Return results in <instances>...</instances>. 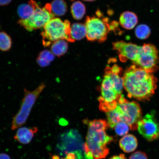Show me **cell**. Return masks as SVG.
Returning <instances> with one entry per match:
<instances>
[{"mask_svg":"<svg viewBox=\"0 0 159 159\" xmlns=\"http://www.w3.org/2000/svg\"><path fill=\"white\" fill-rule=\"evenodd\" d=\"M124 87L130 98L139 101L150 100L157 89V79L152 73L136 65L130 66L125 71Z\"/></svg>","mask_w":159,"mask_h":159,"instance_id":"6da1fadb","label":"cell"},{"mask_svg":"<svg viewBox=\"0 0 159 159\" xmlns=\"http://www.w3.org/2000/svg\"><path fill=\"white\" fill-rule=\"evenodd\" d=\"M84 122L88 125L89 128L84 144L85 153L90 152L95 159L104 158L109 153L107 145L114 140L106 132L108 127L107 122L101 119L85 120Z\"/></svg>","mask_w":159,"mask_h":159,"instance_id":"7a4b0ae2","label":"cell"},{"mask_svg":"<svg viewBox=\"0 0 159 159\" xmlns=\"http://www.w3.org/2000/svg\"><path fill=\"white\" fill-rule=\"evenodd\" d=\"M43 27L41 33L43 44L49 47L52 43L60 39L74 42L71 36L70 23L68 20L64 21L59 18L52 19Z\"/></svg>","mask_w":159,"mask_h":159,"instance_id":"3957f363","label":"cell"},{"mask_svg":"<svg viewBox=\"0 0 159 159\" xmlns=\"http://www.w3.org/2000/svg\"><path fill=\"white\" fill-rule=\"evenodd\" d=\"M45 87V83H42L33 91L24 89V96L22 101L20 108L13 117L12 122V130H15L25 124L36 101Z\"/></svg>","mask_w":159,"mask_h":159,"instance_id":"277c9868","label":"cell"},{"mask_svg":"<svg viewBox=\"0 0 159 159\" xmlns=\"http://www.w3.org/2000/svg\"><path fill=\"white\" fill-rule=\"evenodd\" d=\"M116 108L120 113L121 122L128 125L131 130H137L139 121L142 118V109L138 103L130 102L121 95Z\"/></svg>","mask_w":159,"mask_h":159,"instance_id":"5b68a950","label":"cell"},{"mask_svg":"<svg viewBox=\"0 0 159 159\" xmlns=\"http://www.w3.org/2000/svg\"><path fill=\"white\" fill-rule=\"evenodd\" d=\"M108 22V18L101 19L95 16H87L85 20V25L87 40L90 41H97L100 43L106 41L107 36L111 30Z\"/></svg>","mask_w":159,"mask_h":159,"instance_id":"8992f818","label":"cell"},{"mask_svg":"<svg viewBox=\"0 0 159 159\" xmlns=\"http://www.w3.org/2000/svg\"><path fill=\"white\" fill-rule=\"evenodd\" d=\"M54 18L50 4L47 3L42 8L39 6L31 17L26 19L19 20L18 23L28 31H32L44 27Z\"/></svg>","mask_w":159,"mask_h":159,"instance_id":"52a82bcc","label":"cell"},{"mask_svg":"<svg viewBox=\"0 0 159 159\" xmlns=\"http://www.w3.org/2000/svg\"><path fill=\"white\" fill-rule=\"evenodd\" d=\"M134 63L149 72H156L159 64L158 49L153 44L144 43L141 46L140 52Z\"/></svg>","mask_w":159,"mask_h":159,"instance_id":"ba28073f","label":"cell"},{"mask_svg":"<svg viewBox=\"0 0 159 159\" xmlns=\"http://www.w3.org/2000/svg\"><path fill=\"white\" fill-rule=\"evenodd\" d=\"M61 149L66 155L72 153L75 159H84V144L82 137L77 130L71 129L62 135Z\"/></svg>","mask_w":159,"mask_h":159,"instance_id":"9c48e42d","label":"cell"},{"mask_svg":"<svg viewBox=\"0 0 159 159\" xmlns=\"http://www.w3.org/2000/svg\"><path fill=\"white\" fill-rule=\"evenodd\" d=\"M155 112L148 113L139 121L138 132L149 142L159 139V123L155 117Z\"/></svg>","mask_w":159,"mask_h":159,"instance_id":"30bf717a","label":"cell"},{"mask_svg":"<svg viewBox=\"0 0 159 159\" xmlns=\"http://www.w3.org/2000/svg\"><path fill=\"white\" fill-rule=\"evenodd\" d=\"M113 49L118 52L121 60H130L134 62L140 52L141 46L132 43L118 41L112 43Z\"/></svg>","mask_w":159,"mask_h":159,"instance_id":"8fae6325","label":"cell"},{"mask_svg":"<svg viewBox=\"0 0 159 159\" xmlns=\"http://www.w3.org/2000/svg\"><path fill=\"white\" fill-rule=\"evenodd\" d=\"M122 72V68L117 65H113L111 67L107 66L104 70L105 75L110 77L119 94H122L124 87V79L123 77H121Z\"/></svg>","mask_w":159,"mask_h":159,"instance_id":"7c38bea8","label":"cell"},{"mask_svg":"<svg viewBox=\"0 0 159 159\" xmlns=\"http://www.w3.org/2000/svg\"><path fill=\"white\" fill-rule=\"evenodd\" d=\"M38 131L36 127L33 128L20 127L17 129L14 136L15 140L20 143L27 144L30 143L32 140L35 134Z\"/></svg>","mask_w":159,"mask_h":159,"instance_id":"4fadbf2b","label":"cell"},{"mask_svg":"<svg viewBox=\"0 0 159 159\" xmlns=\"http://www.w3.org/2000/svg\"><path fill=\"white\" fill-rule=\"evenodd\" d=\"M138 16L134 12L130 11H125L120 15L119 19L120 25L123 28L131 30L134 28L138 23Z\"/></svg>","mask_w":159,"mask_h":159,"instance_id":"5bb4252c","label":"cell"},{"mask_svg":"<svg viewBox=\"0 0 159 159\" xmlns=\"http://www.w3.org/2000/svg\"><path fill=\"white\" fill-rule=\"evenodd\" d=\"M39 6L34 0H30L27 3L20 5L17 9V13L20 19H28L33 15L36 8Z\"/></svg>","mask_w":159,"mask_h":159,"instance_id":"9a60e30c","label":"cell"},{"mask_svg":"<svg viewBox=\"0 0 159 159\" xmlns=\"http://www.w3.org/2000/svg\"><path fill=\"white\" fill-rule=\"evenodd\" d=\"M119 146L125 152L130 153L136 150L138 146V141L134 135L126 134L119 141Z\"/></svg>","mask_w":159,"mask_h":159,"instance_id":"2e32d148","label":"cell"},{"mask_svg":"<svg viewBox=\"0 0 159 159\" xmlns=\"http://www.w3.org/2000/svg\"><path fill=\"white\" fill-rule=\"evenodd\" d=\"M86 35V29L85 25L81 23L73 24L71 26V36L73 41L80 40Z\"/></svg>","mask_w":159,"mask_h":159,"instance_id":"e0dca14e","label":"cell"},{"mask_svg":"<svg viewBox=\"0 0 159 159\" xmlns=\"http://www.w3.org/2000/svg\"><path fill=\"white\" fill-rule=\"evenodd\" d=\"M54 59L55 55L51 52L44 50L40 52L36 61L40 66L44 67L48 66Z\"/></svg>","mask_w":159,"mask_h":159,"instance_id":"ac0fdd59","label":"cell"},{"mask_svg":"<svg viewBox=\"0 0 159 159\" xmlns=\"http://www.w3.org/2000/svg\"><path fill=\"white\" fill-rule=\"evenodd\" d=\"M68 48V43L64 39L59 40L52 43L51 52L54 55L60 57L67 52Z\"/></svg>","mask_w":159,"mask_h":159,"instance_id":"d6986e66","label":"cell"},{"mask_svg":"<svg viewBox=\"0 0 159 159\" xmlns=\"http://www.w3.org/2000/svg\"><path fill=\"white\" fill-rule=\"evenodd\" d=\"M71 13L75 19L80 20L86 13V7L81 2L75 1L71 6Z\"/></svg>","mask_w":159,"mask_h":159,"instance_id":"ffe728a7","label":"cell"},{"mask_svg":"<svg viewBox=\"0 0 159 159\" xmlns=\"http://www.w3.org/2000/svg\"><path fill=\"white\" fill-rule=\"evenodd\" d=\"M51 5L52 12L54 15L61 16L67 12V5L64 0H53Z\"/></svg>","mask_w":159,"mask_h":159,"instance_id":"44dd1931","label":"cell"},{"mask_svg":"<svg viewBox=\"0 0 159 159\" xmlns=\"http://www.w3.org/2000/svg\"><path fill=\"white\" fill-rule=\"evenodd\" d=\"M108 127L114 129L115 125L121 122V115L119 111L116 108L106 113Z\"/></svg>","mask_w":159,"mask_h":159,"instance_id":"7402d4cb","label":"cell"},{"mask_svg":"<svg viewBox=\"0 0 159 159\" xmlns=\"http://www.w3.org/2000/svg\"><path fill=\"white\" fill-rule=\"evenodd\" d=\"M12 41L11 37L4 31L0 32V50L6 52L11 49Z\"/></svg>","mask_w":159,"mask_h":159,"instance_id":"603a6c76","label":"cell"},{"mask_svg":"<svg viewBox=\"0 0 159 159\" xmlns=\"http://www.w3.org/2000/svg\"><path fill=\"white\" fill-rule=\"evenodd\" d=\"M135 35L138 39H146L150 36L151 30L148 25L144 24L139 25L135 30Z\"/></svg>","mask_w":159,"mask_h":159,"instance_id":"cb8c5ba5","label":"cell"},{"mask_svg":"<svg viewBox=\"0 0 159 159\" xmlns=\"http://www.w3.org/2000/svg\"><path fill=\"white\" fill-rule=\"evenodd\" d=\"M114 129L116 134L121 136H125L128 134L129 127L126 123L120 122L115 125Z\"/></svg>","mask_w":159,"mask_h":159,"instance_id":"d4e9b609","label":"cell"},{"mask_svg":"<svg viewBox=\"0 0 159 159\" xmlns=\"http://www.w3.org/2000/svg\"><path fill=\"white\" fill-rule=\"evenodd\" d=\"M129 159H148V157L144 152L138 151L131 155Z\"/></svg>","mask_w":159,"mask_h":159,"instance_id":"484cf974","label":"cell"},{"mask_svg":"<svg viewBox=\"0 0 159 159\" xmlns=\"http://www.w3.org/2000/svg\"><path fill=\"white\" fill-rule=\"evenodd\" d=\"M12 0H0V6H5L11 2Z\"/></svg>","mask_w":159,"mask_h":159,"instance_id":"4316f807","label":"cell"},{"mask_svg":"<svg viewBox=\"0 0 159 159\" xmlns=\"http://www.w3.org/2000/svg\"><path fill=\"white\" fill-rule=\"evenodd\" d=\"M109 159H127L124 154H120L119 156H114Z\"/></svg>","mask_w":159,"mask_h":159,"instance_id":"83f0119b","label":"cell"},{"mask_svg":"<svg viewBox=\"0 0 159 159\" xmlns=\"http://www.w3.org/2000/svg\"><path fill=\"white\" fill-rule=\"evenodd\" d=\"M84 159H93V155L90 152L85 153Z\"/></svg>","mask_w":159,"mask_h":159,"instance_id":"f1b7e54d","label":"cell"},{"mask_svg":"<svg viewBox=\"0 0 159 159\" xmlns=\"http://www.w3.org/2000/svg\"><path fill=\"white\" fill-rule=\"evenodd\" d=\"M0 159H11L8 155L5 153L0 154Z\"/></svg>","mask_w":159,"mask_h":159,"instance_id":"f546056e","label":"cell"},{"mask_svg":"<svg viewBox=\"0 0 159 159\" xmlns=\"http://www.w3.org/2000/svg\"><path fill=\"white\" fill-rule=\"evenodd\" d=\"M83 1L87 2H93L95 1V0H83Z\"/></svg>","mask_w":159,"mask_h":159,"instance_id":"4dcf8cb0","label":"cell"},{"mask_svg":"<svg viewBox=\"0 0 159 159\" xmlns=\"http://www.w3.org/2000/svg\"><path fill=\"white\" fill-rule=\"evenodd\" d=\"M67 159L66 158H61V159Z\"/></svg>","mask_w":159,"mask_h":159,"instance_id":"1f68e13d","label":"cell"},{"mask_svg":"<svg viewBox=\"0 0 159 159\" xmlns=\"http://www.w3.org/2000/svg\"><path fill=\"white\" fill-rule=\"evenodd\" d=\"M70 1H74V0H70Z\"/></svg>","mask_w":159,"mask_h":159,"instance_id":"d6a6232c","label":"cell"}]
</instances>
